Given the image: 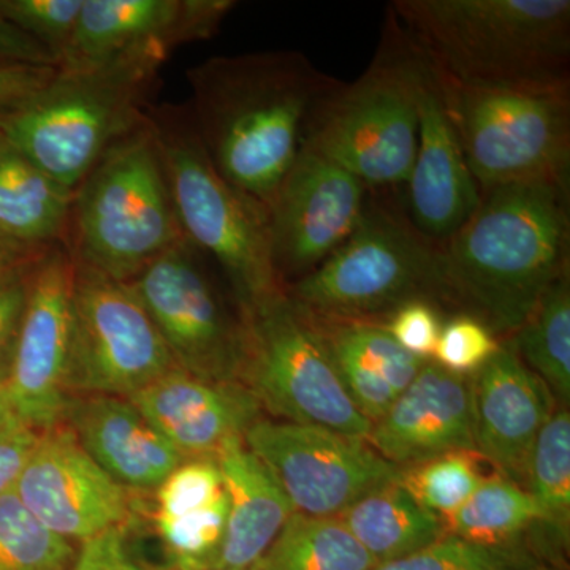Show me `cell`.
Here are the masks:
<instances>
[{"label":"cell","mask_w":570,"mask_h":570,"mask_svg":"<svg viewBox=\"0 0 570 570\" xmlns=\"http://www.w3.org/2000/svg\"><path fill=\"white\" fill-rule=\"evenodd\" d=\"M82 0H0V13L61 62L77 28Z\"/></svg>","instance_id":"836d02e7"},{"label":"cell","mask_w":570,"mask_h":570,"mask_svg":"<svg viewBox=\"0 0 570 570\" xmlns=\"http://www.w3.org/2000/svg\"><path fill=\"white\" fill-rule=\"evenodd\" d=\"M246 348L239 384L284 422L370 436L317 325L279 292L243 314Z\"/></svg>","instance_id":"30bf717a"},{"label":"cell","mask_w":570,"mask_h":570,"mask_svg":"<svg viewBox=\"0 0 570 570\" xmlns=\"http://www.w3.org/2000/svg\"><path fill=\"white\" fill-rule=\"evenodd\" d=\"M528 493L534 499L540 524L568 542L570 521V415L568 409L553 412L540 430L527 472Z\"/></svg>","instance_id":"f1b7e54d"},{"label":"cell","mask_w":570,"mask_h":570,"mask_svg":"<svg viewBox=\"0 0 570 570\" xmlns=\"http://www.w3.org/2000/svg\"><path fill=\"white\" fill-rule=\"evenodd\" d=\"M37 261L0 276V384H6L9 377L14 343L28 298L29 279Z\"/></svg>","instance_id":"74e56055"},{"label":"cell","mask_w":570,"mask_h":570,"mask_svg":"<svg viewBox=\"0 0 570 570\" xmlns=\"http://www.w3.org/2000/svg\"><path fill=\"white\" fill-rule=\"evenodd\" d=\"M569 273L566 269L553 281L509 343L562 404L570 400Z\"/></svg>","instance_id":"4316f807"},{"label":"cell","mask_w":570,"mask_h":570,"mask_svg":"<svg viewBox=\"0 0 570 570\" xmlns=\"http://www.w3.org/2000/svg\"><path fill=\"white\" fill-rule=\"evenodd\" d=\"M224 493L219 464L214 459L184 460L156 489L154 517H179L212 504Z\"/></svg>","instance_id":"e575fe53"},{"label":"cell","mask_w":570,"mask_h":570,"mask_svg":"<svg viewBox=\"0 0 570 570\" xmlns=\"http://www.w3.org/2000/svg\"><path fill=\"white\" fill-rule=\"evenodd\" d=\"M540 523L534 499L508 478L485 479L448 521L449 534L490 547H519L517 542Z\"/></svg>","instance_id":"83f0119b"},{"label":"cell","mask_w":570,"mask_h":570,"mask_svg":"<svg viewBox=\"0 0 570 570\" xmlns=\"http://www.w3.org/2000/svg\"><path fill=\"white\" fill-rule=\"evenodd\" d=\"M75 264L62 243L33 265L7 377L14 415L37 431L61 425L70 395Z\"/></svg>","instance_id":"9a60e30c"},{"label":"cell","mask_w":570,"mask_h":570,"mask_svg":"<svg viewBox=\"0 0 570 570\" xmlns=\"http://www.w3.org/2000/svg\"><path fill=\"white\" fill-rule=\"evenodd\" d=\"M471 389L475 452L519 483L527 479L535 439L554 412L550 390L510 344H501L471 377Z\"/></svg>","instance_id":"ffe728a7"},{"label":"cell","mask_w":570,"mask_h":570,"mask_svg":"<svg viewBox=\"0 0 570 570\" xmlns=\"http://www.w3.org/2000/svg\"><path fill=\"white\" fill-rule=\"evenodd\" d=\"M227 493L212 504L179 517H154L156 531L174 570H214L227 530Z\"/></svg>","instance_id":"1f68e13d"},{"label":"cell","mask_w":570,"mask_h":570,"mask_svg":"<svg viewBox=\"0 0 570 570\" xmlns=\"http://www.w3.org/2000/svg\"><path fill=\"white\" fill-rule=\"evenodd\" d=\"M439 245L419 234L404 213L370 198L351 238L285 295L317 321L384 324L411 299L441 305Z\"/></svg>","instance_id":"ba28073f"},{"label":"cell","mask_w":570,"mask_h":570,"mask_svg":"<svg viewBox=\"0 0 570 570\" xmlns=\"http://www.w3.org/2000/svg\"><path fill=\"white\" fill-rule=\"evenodd\" d=\"M436 75L480 193L539 179L569 181L570 82L464 85Z\"/></svg>","instance_id":"9c48e42d"},{"label":"cell","mask_w":570,"mask_h":570,"mask_svg":"<svg viewBox=\"0 0 570 570\" xmlns=\"http://www.w3.org/2000/svg\"><path fill=\"white\" fill-rule=\"evenodd\" d=\"M0 62L58 67L55 56L0 13Z\"/></svg>","instance_id":"b9f144b4"},{"label":"cell","mask_w":570,"mask_h":570,"mask_svg":"<svg viewBox=\"0 0 570 570\" xmlns=\"http://www.w3.org/2000/svg\"><path fill=\"white\" fill-rule=\"evenodd\" d=\"M73 542L50 530L11 489L0 497V570H70Z\"/></svg>","instance_id":"f546056e"},{"label":"cell","mask_w":570,"mask_h":570,"mask_svg":"<svg viewBox=\"0 0 570 570\" xmlns=\"http://www.w3.org/2000/svg\"><path fill=\"white\" fill-rule=\"evenodd\" d=\"M186 75L187 111L214 167L268 212L341 80L294 50L214 56Z\"/></svg>","instance_id":"6da1fadb"},{"label":"cell","mask_w":570,"mask_h":570,"mask_svg":"<svg viewBox=\"0 0 570 570\" xmlns=\"http://www.w3.org/2000/svg\"><path fill=\"white\" fill-rule=\"evenodd\" d=\"M14 419L18 417L14 415L13 406H11L7 385L0 384V426L6 425V423H9Z\"/></svg>","instance_id":"ee69618b"},{"label":"cell","mask_w":570,"mask_h":570,"mask_svg":"<svg viewBox=\"0 0 570 570\" xmlns=\"http://www.w3.org/2000/svg\"><path fill=\"white\" fill-rule=\"evenodd\" d=\"M183 234L230 283L242 314L284 291L273 268L268 212L216 170L186 105L146 111Z\"/></svg>","instance_id":"8992f818"},{"label":"cell","mask_w":570,"mask_h":570,"mask_svg":"<svg viewBox=\"0 0 570 570\" xmlns=\"http://www.w3.org/2000/svg\"><path fill=\"white\" fill-rule=\"evenodd\" d=\"M184 238L148 118L71 195L63 246L75 264L129 283Z\"/></svg>","instance_id":"5b68a950"},{"label":"cell","mask_w":570,"mask_h":570,"mask_svg":"<svg viewBox=\"0 0 570 570\" xmlns=\"http://www.w3.org/2000/svg\"><path fill=\"white\" fill-rule=\"evenodd\" d=\"M45 250L28 249L0 236V276L37 261Z\"/></svg>","instance_id":"7bdbcfd3"},{"label":"cell","mask_w":570,"mask_h":570,"mask_svg":"<svg viewBox=\"0 0 570 570\" xmlns=\"http://www.w3.org/2000/svg\"><path fill=\"white\" fill-rule=\"evenodd\" d=\"M175 366L134 288L75 264L69 395L130 397Z\"/></svg>","instance_id":"8fae6325"},{"label":"cell","mask_w":570,"mask_h":570,"mask_svg":"<svg viewBox=\"0 0 570 570\" xmlns=\"http://www.w3.org/2000/svg\"><path fill=\"white\" fill-rule=\"evenodd\" d=\"M371 193L346 168L303 142L268 209L273 268L284 288L309 275L351 238Z\"/></svg>","instance_id":"5bb4252c"},{"label":"cell","mask_w":570,"mask_h":570,"mask_svg":"<svg viewBox=\"0 0 570 570\" xmlns=\"http://www.w3.org/2000/svg\"><path fill=\"white\" fill-rule=\"evenodd\" d=\"M389 9L449 80L570 82L569 0H396Z\"/></svg>","instance_id":"277c9868"},{"label":"cell","mask_w":570,"mask_h":570,"mask_svg":"<svg viewBox=\"0 0 570 570\" xmlns=\"http://www.w3.org/2000/svg\"><path fill=\"white\" fill-rule=\"evenodd\" d=\"M474 450H460L401 468L397 482L415 501L448 521L482 485Z\"/></svg>","instance_id":"4dcf8cb0"},{"label":"cell","mask_w":570,"mask_h":570,"mask_svg":"<svg viewBox=\"0 0 570 570\" xmlns=\"http://www.w3.org/2000/svg\"><path fill=\"white\" fill-rule=\"evenodd\" d=\"M228 498L227 530L216 569L254 568L295 510L268 469L243 441L216 456Z\"/></svg>","instance_id":"603a6c76"},{"label":"cell","mask_w":570,"mask_h":570,"mask_svg":"<svg viewBox=\"0 0 570 570\" xmlns=\"http://www.w3.org/2000/svg\"><path fill=\"white\" fill-rule=\"evenodd\" d=\"M70 190L0 134V236L43 250L66 239Z\"/></svg>","instance_id":"cb8c5ba5"},{"label":"cell","mask_w":570,"mask_h":570,"mask_svg":"<svg viewBox=\"0 0 570 570\" xmlns=\"http://www.w3.org/2000/svg\"><path fill=\"white\" fill-rule=\"evenodd\" d=\"M58 67L0 62V112L9 111L43 88Z\"/></svg>","instance_id":"60d3db41"},{"label":"cell","mask_w":570,"mask_h":570,"mask_svg":"<svg viewBox=\"0 0 570 570\" xmlns=\"http://www.w3.org/2000/svg\"><path fill=\"white\" fill-rule=\"evenodd\" d=\"M127 400L186 460H216L225 445L245 439L261 407L239 382L209 381L178 366Z\"/></svg>","instance_id":"d6986e66"},{"label":"cell","mask_w":570,"mask_h":570,"mask_svg":"<svg viewBox=\"0 0 570 570\" xmlns=\"http://www.w3.org/2000/svg\"><path fill=\"white\" fill-rule=\"evenodd\" d=\"M442 325L436 303L425 298L404 303L382 324L404 351L425 362L436 352Z\"/></svg>","instance_id":"8d00e7d4"},{"label":"cell","mask_w":570,"mask_h":570,"mask_svg":"<svg viewBox=\"0 0 570 570\" xmlns=\"http://www.w3.org/2000/svg\"><path fill=\"white\" fill-rule=\"evenodd\" d=\"M62 422L124 489L156 490L186 460L127 397L70 396Z\"/></svg>","instance_id":"7402d4cb"},{"label":"cell","mask_w":570,"mask_h":570,"mask_svg":"<svg viewBox=\"0 0 570 570\" xmlns=\"http://www.w3.org/2000/svg\"><path fill=\"white\" fill-rule=\"evenodd\" d=\"M39 434L20 419L0 426V497L13 489Z\"/></svg>","instance_id":"ab89813d"},{"label":"cell","mask_w":570,"mask_h":570,"mask_svg":"<svg viewBox=\"0 0 570 570\" xmlns=\"http://www.w3.org/2000/svg\"><path fill=\"white\" fill-rule=\"evenodd\" d=\"M366 442L397 468L449 452H475L471 377L428 362L373 423Z\"/></svg>","instance_id":"44dd1931"},{"label":"cell","mask_w":570,"mask_h":570,"mask_svg":"<svg viewBox=\"0 0 570 570\" xmlns=\"http://www.w3.org/2000/svg\"><path fill=\"white\" fill-rule=\"evenodd\" d=\"M13 490L37 519L70 542L82 543L130 519L126 489L62 423L40 431Z\"/></svg>","instance_id":"2e32d148"},{"label":"cell","mask_w":570,"mask_h":570,"mask_svg":"<svg viewBox=\"0 0 570 570\" xmlns=\"http://www.w3.org/2000/svg\"><path fill=\"white\" fill-rule=\"evenodd\" d=\"M520 570H557V569L550 568V566L538 564V566H532V568L520 569Z\"/></svg>","instance_id":"f6af8a7d"},{"label":"cell","mask_w":570,"mask_h":570,"mask_svg":"<svg viewBox=\"0 0 570 570\" xmlns=\"http://www.w3.org/2000/svg\"><path fill=\"white\" fill-rule=\"evenodd\" d=\"M245 445L302 515L340 517L360 498L400 478L401 468L366 441L326 428L257 419L246 430Z\"/></svg>","instance_id":"4fadbf2b"},{"label":"cell","mask_w":570,"mask_h":570,"mask_svg":"<svg viewBox=\"0 0 570 570\" xmlns=\"http://www.w3.org/2000/svg\"><path fill=\"white\" fill-rule=\"evenodd\" d=\"M159 45L82 67H58L24 102L0 112V134L73 193L105 153L146 119L159 71Z\"/></svg>","instance_id":"3957f363"},{"label":"cell","mask_w":570,"mask_h":570,"mask_svg":"<svg viewBox=\"0 0 570 570\" xmlns=\"http://www.w3.org/2000/svg\"><path fill=\"white\" fill-rule=\"evenodd\" d=\"M499 347V337L482 322L459 313L442 325L433 360L450 373L471 377L489 363Z\"/></svg>","instance_id":"d590c367"},{"label":"cell","mask_w":570,"mask_h":570,"mask_svg":"<svg viewBox=\"0 0 570 570\" xmlns=\"http://www.w3.org/2000/svg\"><path fill=\"white\" fill-rule=\"evenodd\" d=\"M337 519L377 564L407 557L448 534L445 521L423 509L397 480L360 498Z\"/></svg>","instance_id":"d4e9b609"},{"label":"cell","mask_w":570,"mask_h":570,"mask_svg":"<svg viewBox=\"0 0 570 570\" xmlns=\"http://www.w3.org/2000/svg\"><path fill=\"white\" fill-rule=\"evenodd\" d=\"M422 58L419 145L406 183L407 217L419 234L441 245L468 223L482 193L464 159L436 71Z\"/></svg>","instance_id":"ac0fdd59"},{"label":"cell","mask_w":570,"mask_h":570,"mask_svg":"<svg viewBox=\"0 0 570 570\" xmlns=\"http://www.w3.org/2000/svg\"><path fill=\"white\" fill-rule=\"evenodd\" d=\"M126 528L122 524L85 540L70 570H153L130 557Z\"/></svg>","instance_id":"f35d334b"},{"label":"cell","mask_w":570,"mask_h":570,"mask_svg":"<svg viewBox=\"0 0 570 570\" xmlns=\"http://www.w3.org/2000/svg\"><path fill=\"white\" fill-rule=\"evenodd\" d=\"M206 261L184 236L127 284L151 316L176 366L209 381L239 382L245 318L227 305Z\"/></svg>","instance_id":"7c38bea8"},{"label":"cell","mask_w":570,"mask_h":570,"mask_svg":"<svg viewBox=\"0 0 570 570\" xmlns=\"http://www.w3.org/2000/svg\"><path fill=\"white\" fill-rule=\"evenodd\" d=\"M538 564L520 547L480 546L448 532L425 549L373 570H520Z\"/></svg>","instance_id":"d6a6232c"},{"label":"cell","mask_w":570,"mask_h":570,"mask_svg":"<svg viewBox=\"0 0 570 570\" xmlns=\"http://www.w3.org/2000/svg\"><path fill=\"white\" fill-rule=\"evenodd\" d=\"M423 58L389 9L381 47L355 81L318 105L305 142L355 175L367 189L406 186L419 145Z\"/></svg>","instance_id":"52a82bcc"},{"label":"cell","mask_w":570,"mask_h":570,"mask_svg":"<svg viewBox=\"0 0 570 570\" xmlns=\"http://www.w3.org/2000/svg\"><path fill=\"white\" fill-rule=\"evenodd\" d=\"M376 566L337 517L296 512L258 562L261 570H373Z\"/></svg>","instance_id":"484cf974"},{"label":"cell","mask_w":570,"mask_h":570,"mask_svg":"<svg viewBox=\"0 0 570 570\" xmlns=\"http://www.w3.org/2000/svg\"><path fill=\"white\" fill-rule=\"evenodd\" d=\"M219 570H261V568H258V564H257V566H254V568H247V569H219Z\"/></svg>","instance_id":"bcb514c9"},{"label":"cell","mask_w":570,"mask_h":570,"mask_svg":"<svg viewBox=\"0 0 570 570\" xmlns=\"http://www.w3.org/2000/svg\"><path fill=\"white\" fill-rule=\"evenodd\" d=\"M570 179L483 190L468 223L439 245L441 305L513 336L569 269Z\"/></svg>","instance_id":"7a4b0ae2"},{"label":"cell","mask_w":570,"mask_h":570,"mask_svg":"<svg viewBox=\"0 0 570 570\" xmlns=\"http://www.w3.org/2000/svg\"><path fill=\"white\" fill-rule=\"evenodd\" d=\"M236 6L234 0H82L58 67L94 66L149 45L171 52L212 39Z\"/></svg>","instance_id":"e0dca14e"}]
</instances>
